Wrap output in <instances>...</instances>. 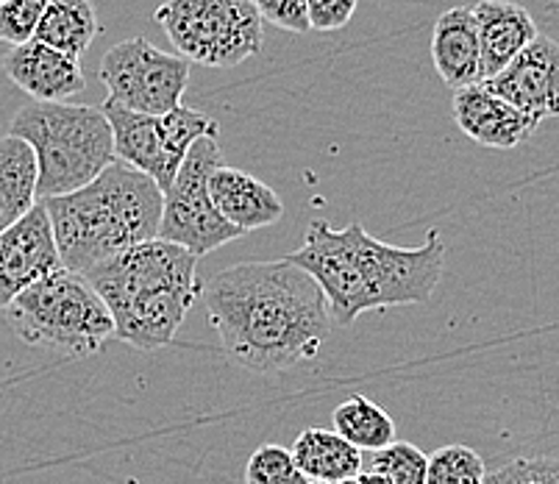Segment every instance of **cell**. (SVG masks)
<instances>
[{
	"label": "cell",
	"mask_w": 559,
	"mask_h": 484,
	"mask_svg": "<svg viewBox=\"0 0 559 484\" xmlns=\"http://www.w3.org/2000/svg\"><path fill=\"white\" fill-rule=\"evenodd\" d=\"M481 86L540 126L559 111L557 43L546 34H537L501 73L492 75L490 81H481Z\"/></svg>",
	"instance_id": "11"
},
{
	"label": "cell",
	"mask_w": 559,
	"mask_h": 484,
	"mask_svg": "<svg viewBox=\"0 0 559 484\" xmlns=\"http://www.w3.org/2000/svg\"><path fill=\"white\" fill-rule=\"evenodd\" d=\"M39 203L48 212L59 262L79 276L159 232L162 190L117 160L81 190Z\"/></svg>",
	"instance_id": "3"
},
{
	"label": "cell",
	"mask_w": 559,
	"mask_h": 484,
	"mask_svg": "<svg viewBox=\"0 0 559 484\" xmlns=\"http://www.w3.org/2000/svg\"><path fill=\"white\" fill-rule=\"evenodd\" d=\"M48 3L50 0H3L0 3V39L12 48L34 39Z\"/></svg>",
	"instance_id": "25"
},
{
	"label": "cell",
	"mask_w": 559,
	"mask_h": 484,
	"mask_svg": "<svg viewBox=\"0 0 559 484\" xmlns=\"http://www.w3.org/2000/svg\"><path fill=\"white\" fill-rule=\"evenodd\" d=\"M481 81H490L537 37L532 14L512 0H479L474 9Z\"/></svg>",
	"instance_id": "16"
},
{
	"label": "cell",
	"mask_w": 559,
	"mask_h": 484,
	"mask_svg": "<svg viewBox=\"0 0 559 484\" xmlns=\"http://www.w3.org/2000/svg\"><path fill=\"white\" fill-rule=\"evenodd\" d=\"M368 471L388 476L393 484H426V453L412 442L395 440L373 451Z\"/></svg>",
	"instance_id": "23"
},
{
	"label": "cell",
	"mask_w": 559,
	"mask_h": 484,
	"mask_svg": "<svg viewBox=\"0 0 559 484\" xmlns=\"http://www.w3.org/2000/svg\"><path fill=\"white\" fill-rule=\"evenodd\" d=\"M62 268L53 232L43 203L0 232V309H7L25 287Z\"/></svg>",
	"instance_id": "12"
},
{
	"label": "cell",
	"mask_w": 559,
	"mask_h": 484,
	"mask_svg": "<svg viewBox=\"0 0 559 484\" xmlns=\"http://www.w3.org/2000/svg\"><path fill=\"white\" fill-rule=\"evenodd\" d=\"M246 484H309L293 462L289 448L259 446L246 465Z\"/></svg>",
	"instance_id": "24"
},
{
	"label": "cell",
	"mask_w": 559,
	"mask_h": 484,
	"mask_svg": "<svg viewBox=\"0 0 559 484\" xmlns=\"http://www.w3.org/2000/svg\"><path fill=\"white\" fill-rule=\"evenodd\" d=\"M115 323V338L140 351H159L201 298L198 259L165 239H148L120 257L86 270Z\"/></svg>",
	"instance_id": "4"
},
{
	"label": "cell",
	"mask_w": 559,
	"mask_h": 484,
	"mask_svg": "<svg viewBox=\"0 0 559 484\" xmlns=\"http://www.w3.org/2000/svg\"><path fill=\"white\" fill-rule=\"evenodd\" d=\"M431 62L451 90L481 84L479 37L471 7H454L437 17L431 32Z\"/></svg>",
	"instance_id": "17"
},
{
	"label": "cell",
	"mask_w": 559,
	"mask_h": 484,
	"mask_svg": "<svg viewBox=\"0 0 559 484\" xmlns=\"http://www.w3.org/2000/svg\"><path fill=\"white\" fill-rule=\"evenodd\" d=\"M337 484H359V479L350 476V479H343V482H337Z\"/></svg>",
	"instance_id": "30"
},
{
	"label": "cell",
	"mask_w": 559,
	"mask_h": 484,
	"mask_svg": "<svg viewBox=\"0 0 559 484\" xmlns=\"http://www.w3.org/2000/svg\"><path fill=\"white\" fill-rule=\"evenodd\" d=\"M357 479L359 484H393L388 476H381V473H373V471H359Z\"/></svg>",
	"instance_id": "29"
},
{
	"label": "cell",
	"mask_w": 559,
	"mask_h": 484,
	"mask_svg": "<svg viewBox=\"0 0 559 484\" xmlns=\"http://www.w3.org/2000/svg\"><path fill=\"white\" fill-rule=\"evenodd\" d=\"M9 137L32 147L37 201L81 190L115 162L109 123L98 106L28 101L12 117Z\"/></svg>",
	"instance_id": "5"
},
{
	"label": "cell",
	"mask_w": 559,
	"mask_h": 484,
	"mask_svg": "<svg viewBox=\"0 0 559 484\" xmlns=\"http://www.w3.org/2000/svg\"><path fill=\"white\" fill-rule=\"evenodd\" d=\"M9 329L34 349L93 356L115 338V323L84 276L59 268L25 287L3 309Z\"/></svg>",
	"instance_id": "6"
},
{
	"label": "cell",
	"mask_w": 559,
	"mask_h": 484,
	"mask_svg": "<svg viewBox=\"0 0 559 484\" xmlns=\"http://www.w3.org/2000/svg\"><path fill=\"white\" fill-rule=\"evenodd\" d=\"M307 482L337 484L362 471V453L329 429H307L289 448Z\"/></svg>",
	"instance_id": "18"
},
{
	"label": "cell",
	"mask_w": 559,
	"mask_h": 484,
	"mask_svg": "<svg viewBox=\"0 0 559 484\" xmlns=\"http://www.w3.org/2000/svg\"><path fill=\"white\" fill-rule=\"evenodd\" d=\"M3 73L39 104H64L84 90L86 79L79 59L28 39L3 56Z\"/></svg>",
	"instance_id": "13"
},
{
	"label": "cell",
	"mask_w": 559,
	"mask_h": 484,
	"mask_svg": "<svg viewBox=\"0 0 559 484\" xmlns=\"http://www.w3.org/2000/svg\"><path fill=\"white\" fill-rule=\"evenodd\" d=\"M100 81L111 104L136 115H167L181 106L190 84V62L179 54H165L145 37H131L106 50Z\"/></svg>",
	"instance_id": "10"
},
{
	"label": "cell",
	"mask_w": 559,
	"mask_h": 484,
	"mask_svg": "<svg viewBox=\"0 0 559 484\" xmlns=\"http://www.w3.org/2000/svg\"><path fill=\"white\" fill-rule=\"evenodd\" d=\"M485 484H559L554 457H521L485 479Z\"/></svg>",
	"instance_id": "26"
},
{
	"label": "cell",
	"mask_w": 559,
	"mask_h": 484,
	"mask_svg": "<svg viewBox=\"0 0 559 484\" xmlns=\"http://www.w3.org/2000/svg\"><path fill=\"white\" fill-rule=\"evenodd\" d=\"M100 111L109 123L115 160L148 176L162 192L173 185L192 142L201 137L217 140L215 117L185 104L167 115H136L106 101Z\"/></svg>",
	"instance_id": "8"
},
{
	"label": "cell",
	"mask_w": 559,
	"mask_h": 484,
	"mask_svg": "<svg viewBox=\"0 0 559 484\" xmlns=\"http://www.w3.org/2000/svg\"><path fill=\"white\" fill-rule=\"evenodd\" d=\"M37 162L17 137H0V232L37 206Z\"/></svg>",
	"instance_id": "19"
},
{
	"label": "cell",
	"mask_w": 559,
	"mask_h": 484,
	"mask_svg": "<svg viewBox=\"0 0 559 484\" xmlns=\"http://www.w3.org/2000/svg\"><path fill=\"white\" fill-rule=\"evenodd\" d=\"M154 20L181 59L203 68H237L264 43L251 0H165Z\"/></svg>",
	"instance_id": "7"
},
{
	"label": "cell",
	"mask_w": 559,
	"mask_h": 484,
	"mask_svg": "<svg viewBox=\"0 0 559 484\" xmlns=\"http://www.w3.org/2000/svg\"><path fill=\"white\" fill-rule=\"evenodd\" d=\"M485 460L474 448L443 446L426 457V484H485Z\"/></svg>",
	"instance_id": "22"
},
{
	"label": "cell",
	"mask_w": 559,
	"mask_h": 484,
	"mask_svg": "<svg viewBox=\"0 0 559 484\" xmlns=\"http://www.w3.org/2000/svg\"><path fill=\"white\" fill-rule=\"evenodd\" d=\"M284 259L312 276L332 323L348 329L373 309L426 304L443 279L445 246L437 228L426 234L424 246L399 248L370 237L359 221L345 228L312 221L304 246Z\"/></svg>",
	"instance_id": "2"
},
{
	"label": "cell",
	"mask_w": 559,
	"mask_h": 484,
	"mask_svg": "<svg viewBox=\"0 0 559 484\" xmlns=\"http://www.w3.org/2000/svg\"><path fill=\"white\" fill-rule=\"evenodd\" d=\"M451 109H454L456 126H460L467 140H474L476 145L498 147V151L518 147L537 129L528 117L512 109L507 101L487 93L481 84L454 90Z\"/></svg>",
	"instance_id": "14"
},
{
	"label": "cell",
	"mask_w": 559,
	"mask_h": 484,
	"mask_svg": "<svg viewBox=\"0 0 559 484\" xmlns=\"http://www.w3.org/2000/svg\"><path fill=\"white\" fill-rule=\"evenodd\" d=\"M334 435L343 437L348 446L357 448L359 453L381 451L390 442H395V423L388 410L365 396H350L337 410L332 412Z\"/></svg>",
	"instance_id": "21"
},
{
	"label": "cell",
	"mask_w": 559,
	"mask_h": 484,
	"mask_svg": "<svg viewBox=\"0 0 559 484\" xmlns=\"http://www.w3.org/2000/svg\"><path fill=\"white\" fill-rule=\"evenodd\" d=\"M0 3H3V0H0Z\"/></svg>",
	"instance_id": "32"
},
{
	"label": "cell",
	"mask_w": 559,
	"mask_h": 484,
	"mask_svg": "<svg viewBox=\"0 0 559 484\" xmlns=\"http://www.w3.org/2000/svg\"><path fill=\"white\" fill-rule=\"evenodd\" d=\"M309 484H326V482H309Z\"/></svg>",
	"instance_id": "31"
},
{
	"label": "cell",
	"mask_w": 559,
	"mask_h": 484,
	"mask_svg": "<svg viewBox=\"0 0 559 484\" xmlns=\"http://www.w3.org/2000/svg\"><path fill=\"white\" fill-rule=\"evenodd\" d=\"M210 198L217 215L242 234L273 226L284 215V203L273 187L226 162L210 176Z\"/></svg>",
	"instance_id": "15"
},
{
	"label": "cell",
	"mask_w": 559,
	"mask_h": 484,
	"mask_svg": "<svg viewBox=\"0 0 559 484\" xmlns=\"http://www.w3.org/2000/svg\"><path fill=\"white\" fill-rule=\"evenodd\" d=\"M223 351L253 374H278L314 359L334 329L329 304L298 264L240 262L201 287Z\"/></svg>",
	"instance_id": "1"
},
{
	"label": "cell",
	"mask_w": 559,
	"mask_h": 484,
	"mask_svg": "<svg viewBox=\"0 0 559 484\" xmlns=\"http://www.w3.org/2000/svg\"><path fill=\"white\" fill-rule=\"evenodd\" d=\"M357 9L359 0H307L309 32H340Z\"/></svg>",
	"instance_id": "28"
},
{
	"label": "cell",
	"mask_w": 559,
	"mask_h": 484,
	"mask_svg": "<svg viewBox=\"0 0 559 484\" xmlns=\"http://www.w3.org/2000/svg\"><path fill=\"white\" fill-rule=\"evenodd\" d=\"M251 7L262 17V23L278 25L284 32L293 34H307L309 20H307V0H251Z\"/></svg>",
	"instance_id": "27"
},
{
	"label": "cell",
	"mask_w": 559,
	"mask_h": 484,
	"mask_svg": "<svg viewBox=\"0 0 559 484\" xmlns=\"http://www.w3.org/2000/svg\"><path fill=\"white\" fill-rule=\"evenodd\" d=\"M100 34L98 12L90 0H50L34 39L64 56L81 59Z\"/></svg>",
	"instance_id": "20"
},
{
	"label": "cell",
	"mask_w": 559,
	"mask_h": 484,
	"mask_svg": "<svg viewBox=\"0 0 559 484\" xmlns=\"http://www.w3.org/2000/svg\"><path fill=\"white\" fill-rule=\"evenodd\" d=\"M221 165L223 154L215 137H201L192 142L173 185L162 192V217L156 239H165L170 246L185 248L192 257L201 259L242 237V232L228 226L217 215L210 198V176Z\"/></svg>",
	"instance_id": "9"
}]
</instances>
